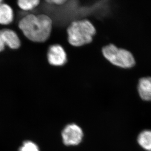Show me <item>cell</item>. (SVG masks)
Returning <instances> with one entry per match:
<instances>
[{"mask_svg":"<svg viewBox=\"0 0 151 151\" xmlns=\"http://www.w3.org/2000/svg\"><path fill=\"white\" fill-rule=\"evenodd\" d=\"M13 9L9 4L2 3L0 4V24L8 25L13 22Z\"/></svg>","mask_w":151,"mask_h":151,"instance_id":"obj_8","label":"cell"},{"mask_svg":"<svg viewBox=\"0 0 151 151\" xmlns=\"http://www.w3.org/2000/svg\"><path fill=\"white\" fill-rule=\"evenodd\" d=\"M3 1L2 0H0V4H1L3 3Z\"/></svg>","mask_w":151,"mask_h":151,"instance_id":"obj_14","label":"cell"},{"mask_svg":"<svg viewBox=\"0 0 151 151\" xmlns=\"http://www.w3.org/2000/svg\"><path fill=\"white\" fill-rule=\"evenodd\" d=\"M3 42L6 47L12 50H18L21 46V41L18 34L10 29L1 30Z\"/></svg>","mask_w":151,"mask_h":151,"instance_id":"obj_6","label":"cell"},{"mask_svg":"<svg viewBox=\"0 0 151 151\" xmlns=\"http://www.w3.org/2000/svg\"><path fill=\"white\" fill-rule=\"evenodd\" d=\"M18 151H40L37 144L33 141L27 140L19 148Z\"/></svg>","mask_w":151,"mask_h":151,"instance_id":"obj_11","label":"cell"},{"mask_svg":"<svg viewBox=\"0 0 151 151\" xmlns=\"http://www.w3.org/2000/svg\"><path fill=\"white\" fill-rule=\"evenodd\" d=\"M137 142L144 150L151 151V131L145 130L140 133L137 137Z\"/></svg>","mask_w":151,"mask_h":151,"instance_id":"obj_9","label":"cell"},{"mask_svg":"<svg viewBox=\"0 0 151 151\" xmlns=\"http://www.w3.org/2000/svg\"><path fill=\"white\" fill-rule=\"evenodd\" d=\"M137 90L142 99L151 101V77H143L140 79Z\"/></svg>","mask_w":151,"mask_h":151,"instance_id":"obj_7","label":"cell"},{"mask_svg":"<svg viewBox=\"0 0 151 151\" xmlns=\"http://www.w3.org/2000/svg\"><path fill=\"white\" fill-rule=\"evenodd\" d=\"M52 26L51 18L45 14L27 15L18 24L24 37L35 43L46 42L51 35Z\"/></svg>","mask_w":151,"mask_h":151,"instance_id":"obj_1","label":"cell"},{"mask_svg":"<svg viewBox=\"0 0 151 151\" xmlns=\"http://www.w3.org/2000/svg\"><path fill=\"white\" fill-rule=\"evenodd\" d=\"M6 47V45H4V42H3V39L1 37V30H0V53L4 51Z\"/></svg>","mask_w":151,"mask_h":151,"instance_id":"obj_13","label":"cell"},{"mask_svg":"<svg viewBox=\"0 0 151 151\" xmlns=\"http://www.w3.org/2000/svg\"><path fill=\"white\" fill-rule=\"evenodd\" d=\"M102 53L110 63L119 67L130 68L135 64V59L131 52L125 49L118 48L114 45L104 47Z\"/></svg>","mask_w":151,"mask_h":151,"instance_id":"obj_3","label":"cell"},{"mask_svg":"<svg viewBox=\"0 0 151 151\" xmlns=\"http://www.w3.org/2000/svg\"><path fill=\"white\" fill-rule=\"evenodd\" d=\"M68 41L73 47H81L93 41L96 29L88 20L73 21L67 29Z\"/></svg>","mask_w":151,"mask_h":151,"instance_id":"obj_2","label":"cell"},{"mask_svg":"<svg viewBox=\"0 0 151 151\" xmlns=\"http://www.w3.org/2000/svg\"><path fill=\"white\" fill-rule=\"evenodd\" d=\"M49 64L53 67H62L67 62V54L61 45H52L49 47L47 53Z\"/></svg>","mask_w":151,"mask_h":151,"instance_id":"obj_5","label":"cell"},{"mask_svg":"<svg viewBox=\"0 0 151 151\" xmlns=\"http://www.w3.org/2000/svg\"><path fill=\"white\" fill-rule=\"evenodd\" d=\"M45 1L49 4H54L57 6H61L67 1L66 0H47Z\"/></svg>","mask_w":151,"mask_h":151,"instance_id":"obj_12","label":"cell"},{"mask_svg":"<svg viewBox=\"0 0 151 151\" xmlns=\"http://www.w3.org/2000/svg\"><path fill=\"white\" fill-rule=\"evenodd\" d=\"M83 137V132L77 124H68L62 132L63 143L67 146H76L81 142Z\"/></svg>","mask_w":151,"mask_h":151,"instance_id":"obj_4","label":"cell"},{"mask_svg":"<svg viewBox=\"0 0 151 151\" xmlns=\"http://www.w3.org/2000/svg\"><path fill=\"white\" fill-rule=\"evenodd\" d=\"M19 7L24 11H29L40 4L39 0H19L17 1Z\"/></svg>","mask_w":151,"mask_h":151,"instance_id":"obj_10","label":"cell"}]
</instances>
